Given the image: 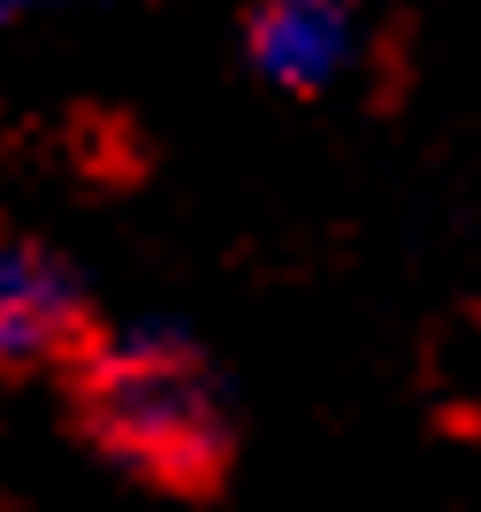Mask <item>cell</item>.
<instances>
[{
	"label": "cell",
	"instance_id": "277c9868",
	"mask_svg": "<svg viewBox=\"0 0 481 512\" xmlns=\"http://www.w3.org/2000/svg\"><path fill=\"white\" fill-rule=\"evenodd\" d=\"M92 8H123V0H0V31H23L39 16H92Z\"/></svg>",
	"mask_w": 481,
	"mask_h": 512
},
{
	"label": "cell",
	"instance_id": "3957f363",
	"mask_svg": "<svg viewBox=\"0 0 481 512\" xmlns=\"http://www.w3.org/2000/svg\"><path fill=\"white\" fill-rule=\"evenodd\" d=\"M237 54L275 100H329L367 62V16L359 0H252L237 23Z\"/></svg>",
	"mask_w": 481,
	"mask_h": 512
},
{
	"label": "cell",
	"instance_id": "6da1fadb",
	"mask_svg": "<svg viewBox=\"0 0 481 512\" xmlns=\"http://www.w3.org/2000/svg\"><path fill=\"white\" fill-rule=\"evenodd\" d=\"M69 398L84 444L146 490H214L237 459L230 383L184 321H100L69 360Z\"/></svg>",
	"mask_w": 481,
	"mask_h": 512
},
{
	"label": "cell",
	"instance_id": "7a4b0ae2",
	"mask_svg": "<svg viewBox=\"0 0 481 512\" xmlns=\"http://www.w3.org/2000/svg\"><path fill=\"white\" fill-rule=\"evenodd\" d=\"M92 329L100 314L77 260L46 237H0V383L69 367Z\"/></svg>",
	"mask_w": 481,
	"mask_h": 512
}]
</instances>
